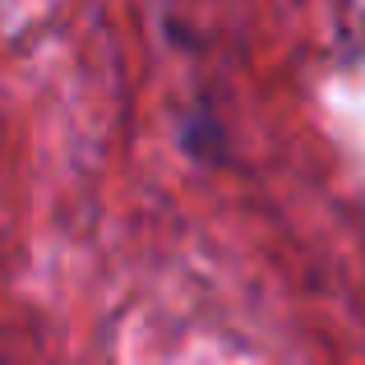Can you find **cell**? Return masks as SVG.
I'll return each instance as SVG.
<instances>
[{
  "label": "cell",
  "instance_id": "6da1fadb",
  "mask_svg": "<svg viewBox=\"0 0 365 365\" xmlns=\"http://www.w3.org/2000/svg\"><path fill=\"white\" fill-rule=\"evenodd\" d=\"M213 148H222V130H217V120L208 116V111H195V116H190V130H185V153L208 158Z\"/></svg>",
  "mask_w": 365,
  "mask_h": 365
}]
</instances>
